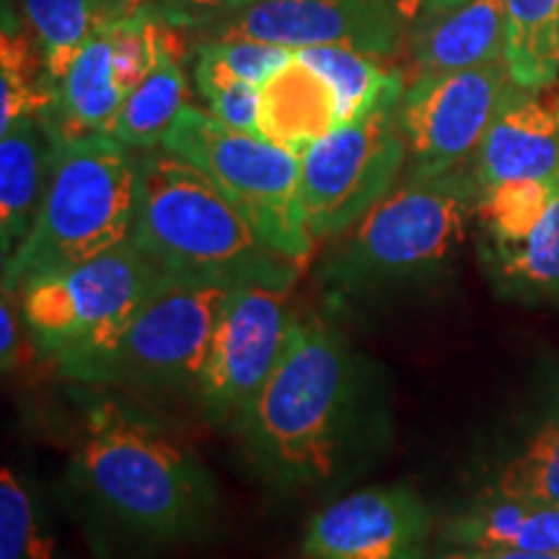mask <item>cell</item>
<instances>
[{
  "label": "cell",
  "instance_id": "31",
  "mask_svg": "<svg viewBox=\"0 0 559 559\" xmlns=\"http://www.w3.org/2000/svg\"><path fill=\"white\" fill-rule=\"evenodd\" d=\"M247 3H251V0H151L148 9L166 24L192 34L200 26L226 16V13L241 9Z\"/></svg>",
  "mask_w": 559,
  "mask_h": 559
},
{
  "label": "cell",
  "instance_id": "30",
  "mask_svg": "<svg viewBox=\"0 0 559 559\" xmlns=\"http://www.w3.org/2000/svg\"><path fill=\"white\" fill-rule=\"evenodd\" d=\"M194 50L210 55L228 73L239 75V79L254 83L260 88L275 70L283 68L296 55V50H288V47L264 45V41L251 39H202L194 41Z\"/></svg>",
  "mask_w": 559,
  "mask_h": 559
},
{
  "label": "cell",
  "instance_id": "25",
  "mask_svg": "<svg viewBox=\"0 0 559 559\" xmlns=\"http://www.w3.org/2000/svg\"><path fill=\"white\" fill-rule=\"evenodd\" d=\"M50 104L45 55L34 32H26L3 5L0 34V132L26 117H39Z\"/></svg>",
  "mask_w": 559,
  "mask_h": 559
},
{
  "label": "cell",
  "instance_id": "20",
  "mask_svg": "<svg viewBox=\"0 0 559 559\" xmlns=\"http://www.w3.org/2000/svg\"><path fill=\"white\" fill-rule=\"evenodd\" d=\"M21 5L45 55V83L52 96L70 60L94 34L135 19L151 0H21Z\"/></svg>",
  "mask_w": 559,
  "mask_h": 559
},
{
  "label": "cell",
  "instance_id": "1",
  "mask_svg": "<svg viewBox=\"0 0 559 559\" xmlns=\"http://www.w3.org/2000/svg\"><path fill=\"white\" fill-rule=\"evenodd\" d=\"M383 379L324 317H300L243 415L239 443L280 492L337 487L386 440Z\"/></svg>",
  "mask_w": 559,
  "mask_h": 559
},
{
  "label": "cell",
  "instance_id": "9",
  "mask_svg": "<svg viewBox=\"0 0 559 559\" xmlns=\"http://www.w3.org/2000/svg\"><path fill=\"white\" fill-rule=\"evenodd\" d=\"M402 94H391L360 120L334 128L300 156V192L313 241L347 234L394 190L407 160L396 115Z\"/></svg>",
  "mask_w": 559,
  "mask_h": 559
},
{
  "label": "cell",
  "instance_id": "17",
  "mask_svg": "<svg viewBox=\"0 0 559 559\" xmlns=\"http://www.w3.org/2000/svg\"><path fill=\"white\" fill-rule=\"evenodd\" d=\"M340 128L337 96L330 81L298 55L260 88V135L300 158Z\"/></svg>",
  "mask_w": 559,
  "mask_h": 559
},
{
  "label": "cell",
  "instance_id": "14",
  "mask_svg": "<svg viewBox=\"0 0 559 559\" xmlns=\"http://www.w3.org/2000/svg\"><path fill=\"white\" fill-rule=\"evenodd\" d=\"M479 192L515 179H559V96L515 83L474 158Z\"/></svg>",
  "mask_w": 559,
  "mask_h": 559
},
{
  "label": "cell",
  "instance_id": "21",
  "mask_svg": "<svg viewBox=\"0 0 559 559\" xmlns=\"http://www.w3.org/2000/svg\"><path fill=\"white\" fill-rule=\"evenodd\" d=\"M187 107V75L181 70L177 41L160 52L151 73L124 96L107 135L132 151H151L164 145L179 111Z\"/></svg>",
  "mask_w": 559,
  "mask_h": 559
},
{
  "label": "cell",
  "instance_id": "34",
  "mask_svg": "<svg viewBox=\"0 0 559 559\" xmlns=\"http://www.w3.org/2000/svg\"><path fill=\"white\" fill-rule=\"evenodd\" d=\"M423 559H485L477 549H464V547H453V544H440L436 542V547L428 549V555Z\"/></svg>",
  "mask_w": 559,
  "mask_h": 559
},
{
  "label": "cell",
  "instance_id": "4",
  "mask_svg": "<svg viewBox=\"0 0 559 559\" xmlns=\"http://www.w3.org/2000/svg\"><path fill=\"white\" fill-rule=\"evenodd\" d=\"M166 275L293 288L300 264L264 243L215 181L177 153H140L135 234Z\"/></svg>",
  "mask_w": 559,
  "mask_h": 559
},
{
  "label": "cell",
  "instance_id": "18",
  "mask_svg": "<svg viewBox=\"0 0 559 559\" xmlns=\"http://www.w3.org/2000/svg\"><path fill=\"white\" fill-rule=\"evenodd\" d=\"M438 542L477 551H559V508L485 489L440 523Z\"/></svg>",
  "mask_w": 559,
  "mask_h": 559
},
{
  "label": "cell",
  "instance_id": "3",
  "mask_svg": "<svg viewBox=\"0 0 559 559\" xmlns=\"http://www.w3.org/2000/svg\"><path fill=\"white\" fill-rule=\"evenodd\" d=\"M477 205L474 169L407 174L347 230L319 270L326 296L337 306H362L428 283L456 257Z\"/></svg>",
  "mask_w": 559,
  "mask_h": 559
},
{
  "label": "cell",
  "instance_id": "5",
  "mask_svg": "<svg viewBox=\"0 0 559 559\" xmlns=\"http://www.w3.org/2000/svg\"><path fill=\"white\" fill-rule=\"evenodd\" d=\"M52 164L37 218L3 262V293L75 267L132 241L140 156L107 132L52 138Z\"/></svg>",
  "mask_w": 559,
  "mask_h": 559
},
{
  "label": "cell",
  "instance_id": "24",
  "mask_svg": "<svg viewBox=\"0 0 559 559\" xmlns=\"http://www.w3.org/2000/svg\"><path fill=\"white\" fill-rule=\"evenodd\" d=\"M296 55L330 81L337 96L340 124L360 120L386 96L404 91L402 75L381 68L373 55L349 47H306Z\"/></svg>",
  "mask_w": 559,
  "mask_h": 559
},
{
  "label": "cell",
  "instance_id": "12",
  "mask_svg": "<svg viewBox=\"0 0 559 559\" xmlns=\"http://www.w3.org/2000/svg\"><path fill=\"white\" fill-rule=\"evenodd\" d=\"M402 21L394 0H251L190 39H251L288 50L349 47L389 58L400 47Z\"/></svg>",
  "mask_w": 559,
  "mask_h": 559
},
{
  "label": "cell",
  "instance_id": "26",
  "mask_svg": "<svg viewBox=\"0 0 559 559\" xmlns=\"http://www.w3.org/2000/svg\"><path fill=\"white\" fill-rule=\"evenodd\" d=\"M557 187L559 179H515L481 190L477 215L487 243L506 247V243L526 241L531 230L542 223Z\"/></svg>",
  "mask_w": 559,
  "mask_h": 559
},
{
  "label": "cell",
  "instance_id": "8",
  "mask_svg": "<svg viewBox=\"0 0 559 559\" xmlns=\"http://www.w3.org/2000/svg\"><path fill=\"white\" fill-rule=\"evenodd\" d=\"M230 288L234 285L218 280L164 275L83 383L151 394H198L210 342Z\"/></svg>",
  "mask_w": 559,
  "mask_h": 559
},
{
  "label": "cell",
  "instance_id": "32",
  "mask_svg": "<svg viewBox=\"0 0 559 559\" xmlns=\"http://www.w3.org/2000/svg\"><path fill=\"white\" fill-rule=\"evenodd\" d=\"M11 298L13 293H3V306H0V358H3L5 373L13 368L19 353V319Z\"/></svg>",
  "mask_w": 559,
  "mask_h": 559
},
{
  "label": "cell",
  "instance_id": "13",
  "mask_svg": "<svg viewBox=\"0 0 559 559\" xmlns=\"http://www.w3.org/2000/svg\"><path fill=\"white\" fill-rule=\"evenodd\" d=\"M432 513L415 489L366 487L311 515L300 559H423Z\"/></svg>",
  "mask_w": 559,
  "mask_h": 559
},
{
  "label": "cell",
  "instance_id": "19",
  "mask_svg": "<svg viewBox=\"0 0 559 559\" xmlns=\"http://www.w3.org/2000/svg\"><path fill=\"white\" fill-rule=\"evenodd\" d=\"M55 140L39 117L0 132V251L9 260L26 239L45 198Z\"/></svg>",
  "mask_w": 559,
  "mask_h": 559
},
{
  "label": "cell",
  "instance_id": "35",
  "mask_svg": "<svg viewBox=\"0 0 559 559\" xmlns=\"http://www.w3.org/2000/svg\"><path fill=\"white\" fill-rule=\"evenodd\" d=\"M485 559H559V551H479Z\"/></svg>",
  "mask_w": 559,
  "mask_h": 559
},
{
  "label": "cell",
  "instance_id": "15",
  "mask_svg": "<svg viewBox=\"0 0 559 559\" xmlns=\"http://www.w3.org/2000/svg\"><path fill=\"white\" fill-rule=\"evenodd\" d=\"M128 91L115 62V26L94 34L75 52L62 79L55 83L50 107L39 115L52 138H81L107 132Z\"/></svg>",
  "mask_w": 559,
  "mask_h": 559
},
{
  "label": "cell",
  "instance_id": "6",
  "mask_svg": "<svg viewBox=\"0 0 559 559\" xmlns=\"http://www.w3.org/2000/svg\"><path fill=\"white\" fill-rule=\"evenodd\" d=\"M166 272L135 241L26 283L21 317L62 373L83 381L120 340Z\"/></svg>",
  "mask_w": 559,
  "mask_h": 559
},
{
  "label": "cell",
  "instance_id": "7",
  "mask_svg": "<svg viewBox=\"0 0 559 559\" xmlns=\"http://www.w3.org/2000/svg\"><path fill=\"white\" fill-rule=\"evenodd\" d=\"M164 148L205 171L272 251L296 264L309 260L317 241L306 221L296 153L194 107L179 111Z\"/></svg>",
  "mask_w": 559,
  "mask_h": 559
},
{
  "label": "cell",
  "instance_id": "29",
  "mask_svg": "<svg viewBox=\"0 0 559 559\" xmlns=\"http://www.w3.org/2000/svg\"><path fill=\"white\" fill-rule=\"evenodd\" d=\"M194 81L207 111L228 128L260 135V86L228 73L210 55L194 50Z\"/></svg>",
  "mask_w": 559,
  "mask_h": 559
},
{
  "label": "cell",
  "instance_id": "22",
  "mask_svg": "<svg viewBox=\"0 0 559 559\" xmlns=\"http://www.w3.org/2000/svg\"><path fill=\"white\" fill-rule=\"evenodd\" d=\"M487 272L510 298L536 300L559 296V187L539 226L521 243L481 249Z\"/></svg>",
  "mask_w": 559,
  "mask_h": 559
},
{
  "label": "cell",
  "instance_id": "23",
  "mask_svg": "<svg viewBox=\"0 0 559 559\" xmlns=\"http://www.w3.org/2000/svg\"><path fill=\"white\" fill-rule=\"evenodd\" d=\"M506 62L521 88L547 91L559 81V0H502Z\"/></svg>",
  "mask_w": 559,
  "mask_h": 559
},
{
  "label": "cell",
  "instance_id": "28",
  "mask_svg": "<svg viewBox=\"0 0 559 559\" xmlns=\"http://www.w3.org/2000/svg\"><path fill=\"white\" fill-rule=\"evenodd\" d=\"M55 536L45 508L11 466L0 472V559H52Z\"/></svg>",
  "mask_w": 559,
  "mask_h": 559
},
{
  "label": "cell",
  "instance_id": "2",
  "mask_svg": "<svg viewBox=\"0 0 559 559\" xmlns=\"http://www.w3.org/2000/svg\"><path fill=\"white\" fill-rule=\"evenodd\" d=\"M70 474L94 521L143 551L200 542L218 513L198 453L117 400L88 407Z\"/></svg>",
  "mask_w": 559,
  "mask_h": 559
},
{
  "label": "cell",
  "instance_id": "33",
  "mask_svg": "<svg viewBox=\"0 0 559 559\" xmlns=\"http://www.w3.org/2000/svg\"><path fill=\"white\" fill-rule=\"evenodd\" d=\"M396 9H400L402 19L417 21L425 16H432V13L456 9V5L466 3V0H394Z\"/></svg>",
  "mask_w": 559,
  "mask_h": 559
},
{
  "label": "cell",
  "instance_id": "10",
  "mask_svg": "<svg viewBox=\"0 0 559 559\" xmlns=\"http://www.w3.org/2000/svg\"><path fill=\"white\" fill-rule=\"evenodd\" d=\"M290 288L239 283L228 293L198 383V402L215 428L236 432L288 347L298 313Z\"/></svg>",
  "mask_w": 559,
  "mask_h": 559
},
{
  "label": "cell",
  "instance_id": "16",
  "mask_svg": "<svg viewBox=\"0 0 559 559\" xmlns=\"http://www.w3.org/2000/svg\"><path fill=\"white\" fill-rule=\"evenodd\" d=\"M412 24V62L417 75L453 73L506 60L502 0H466L456 9Z\"/></svg>",
  "mask_w": 559,
  "mask_h": 559
},
{
  "label": "cell",
  "instance_id": "11",
  "mask_svg": "<svg viewBox=\"0 0 559 559\" xmlns=\"http://www.w3.org/2000/svg\"><path fill=\"white\" fill-rule=\"evenodd\" d=\"M515 86L508 62L417 75L400 102V128L415 177L464 169Z\"/></svg>",
  "mask_w": 559,
  "mask_h": 559
},
{
  "label": "cell",
  "instance_id": "27",
  "mask_svg": "<svg viewBox=\"0 0 559 559\" xmlns=\"http://www.w3.org/2000/svg\"><path fill=\"white\" fill-rule=\"evenodd\" d=\"M487 489L539 506L559 508V417H551L510 456Z\"/></svg>",
  "mask_w": 559,
  "mask_h": 559
}]
</instances>
